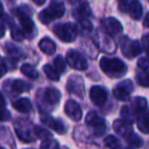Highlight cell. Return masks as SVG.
<instances>
[{"label":"cell","mask_w":149,"mask_h":149,"mask_svg":"<svg viewBox=\"0 0 149 149\" xmlns=\"http://www.w3.org/2000/svg\"><path fill=\"white\" fill-rule=\"evenodd\" d=\"M100 66L104 74L111 78H120L127 73V66L119 58L102 57L100 61Z\"/></svg>","instance_id":"1"},{"label":"cell","mask_w":149,"mask_h":149,"mask_svg":"<svg viewBox=\"0 0 149 149\" xmlns=\"http://www.w3.org/2000/svg\"><path fill=\"white\" fill-rule=\"evenodd\" d=\"M65 13V6L61 2H53L48 8L42 10L39 14V19L44 24H49L51 22L60 18Z\"/></svg>","instance_id":"2"},{"label":"cell","mask_w":149,"mask_h":149,"mask_svg":"<svg viewBox=\"0 0 149 149\" xmlns=\"http://www.w3.org/2000/svg\"><path fill=\"white\" fill-rule=\"evenodd\" d=\"M54 33L62 42L65 43H71L74 42L78 33V29L74 24L66 22V24H58L53 29Z\"/></svg>","instance_id":"3"},{"label":"cell","mask_w":149,"mask_h":149,"mask_svg":"<svg viewBox=\"0 0 149 149\" xmlns=\"http://www.w3.org/2000/svg\"><path fill=\"white\" fill-rule=\"evenodd\" d=\"M120 47L121 51L125 57L128 59H132L134 57H137L138 55L142 53V46L136 40H131L127 36H123L120 39Z\"/></svg>","instance_id":"4"},{"label":"cell","mask_w":149,"mask_h":149,"mask_svg":"<svg viewBox=\"0 0 149 149\" xmlns=\"http://www.w3.org/2000/svg\"><path fill=\"white\" fill-rule=\"evenodd\" d=\"M94 44L100 51L107 54H114L117 50V45L114 40L104 31L97 30L94 35Z\"/></svg>","instance_id":"5"},{"label":"cell","mask_w":149,"mask_h":149,"mask_svg":"<svg viewBox=\"0 0 149 149\" xmlns=\"http://www.w3.org/2000/svg\"><path fill=\"white\" fill-rule=\"evenodd\" d=\"M119 9L122 12H128L133 19H140L143 14V8L138 0H118Z\"/></svg>","instance_id":"6"},{"label":"cell","mask_w":149,"mask_h":149,"mask_svg":"<svg viewBox=\"0 0 149 149\" xmlns=\"http://www.w3.org/2000/svg\"><path fill=\"white\" fill-rule=\"evenodd\" d=\"M14 131H15L17 137L19 140L26 143H31L35 141V133H33V128H31L30 123L24 120H18L14 124Z\"/></svg>","instance_id":"7"},{"label":"cell","mask_w":149,"mask_h":149,"mask_svg":"<svg viewBox=\"0 0 149 149\" xmlns=\"http://www.w3.org/2000/svg\"><path fill=\"white\" fill-rule=\"evenodd\" d=\"M85 123L92 130L94 135L100 136L106 130V121L104 118L98 116L95 112H89L85 118Z\"/></svg>","instance_id":"8"},{"label":"cell","mask_w":149,"mask_h":149,"mask_svg":"<svg viewBox=\"0 0 149 149\" xmlns=\"http://www.w3.org/2000/svg\"><path fill=\"white\" fill-rule=\"evenodd\" d=\"M66 62L71 68L76 69V70L83 71L86 70L88 67V63L85 57L76 50H70L66 54Z\"/></svg>","instance_id":"9"},{"label":"cell","mask_w":149,"mask_h":149,"mask_svg":"<svg viewBox=\"0 0 149 149\" xmlns=\"http://www.w3.org/2000/svg\"><path fill=\"white\" fill-rule=\"evenodd\" d=\"M13 12L15 13V15L17 16L18 19H19V22H20V24H22L24 33H26V35L31 37L36 30V26H35L33 22L31 20L30 14H29L28 12H26L24 7L14 9Z\"/></svg>","instance_id":"10"},{"label":"cell","mask_w":149,"mask_h":149,"mask_svg":"<svg viewBox=\"0 0 149 149\" xmlns=\"http://www.w3.org/2000/svg\"><path fill=\"white\" fill-rule=\"evenodd\" d=\"M66 87L70 93L80 98L84 97V83H83L82 77L79 75H72L69 77Z\"/></svg>","instance_id":"11"},{"label":"cell","mask_w":149,"mask_h":149,"mask_svg":"<svg viewBox=\"0 0 149 149\" xmlns=\"http://www.w3.org/2000/svg\"><path fill=\"white\" fill-rule=\"evenodd\" d=\"M134 89V84L130 79L124 80L122 82H120L117 87L113 90L114 96L119 100L122 102H127L130 100V93L133 91Z\"/></svg>","instance_id":"12"},{"label":"cell","mask_w":149,"mask_h":149,"mask_svg":"<svg viewBox=\"0 0 149 149\" xmlns=\"http://www.w3.org/2000/svg\"><path fill=\"white\" fill-rule=\"evenodd\" d=\"M61 100V92L54 87H48L42 92L41 100L44 106L55 107L59 104Z\"/></svg>","instance_id":"13"},{"label":"cell","mask_w":149,"mask_h":149,"mask_svg":"<svg viewBox=\"0 0 149 149\" xmlns=\"http://www.w3.org/2000/svg\"><path fill=\"white\" fill-rule=\"evenodd\" d=\"M100 24H102V29L104 30V31L106 33H108L109 36L118 35L123 31L122 24L115 17H111V16L110 17H106L104 19H102Z\"/></svg>","instance_id":"14"},{"label":"cell","mask_w":149,"mask_h":149,"mask_svg":"<svg viewBox=\"0 0 149 149\" xmlns=\"http://www.w3.org/2000/svg\"><path fill=\"white\" fill-rule=\"evenodd\" d=\"M64 112L68 116V118L74 122H79L82 118V110L80 106L78 104V102L73 100H69L66 102L64 106Z\"/></svg>","instance_id":"15"},{"label":"cell","mask_w":149,"mask_h":149,"mask_svg":"<svg viewBox=\"0 0 149 149\" xmlns=\"http://www.w3.org/2000/svg\"><path fill=\"white\" fill-rule=\"evenodd\" d=\"M89 97L91 100L92 104H94L95 106H102L106 104L107 100H108V94L104 88H102V86L98 85H94L90 88L89 91Z\"/></svg>","instance_id":"16"},{"label":"cell","mask_w":149,"mask_h":149,"mask_svg":"<svg viewBox=\"0 0 149 149\" xmlns=\"http://www.w3.org/2000/svg\"><path fill=\"white\" fill-rule=\"evenodd\" d=\"M41 121L47 126H49L52 130L57 132L58 134H64L67 130L64 122L60 119H54L50 116H43L41 117Z\"/></svg>","instance_id":"17"},{"label":"cell","mask_w":149,"mask_h":149,"mask_svg":"<svg viewBox=\"0 0 149 149\" xmlns=\"http://www.w3.org/2000/svg\"><path fill=\"white\" fill-rule=\"evenodd\" d=\"M113 129L117 134H119L120 136H122L124 138H126L128 135L133 133V128H132L131 124L127 123L125 121H122V120H116L114 122Z\"/></svg>","instance_id":"18"},{"label":"cell","mask_w":149,"mask_h":149,"mask_svg":"<svg viewBox=\"0 0 149 149\" xmlns=\"http://www.w3.org/2000/svg\"><path fill=\"white\" fill-rule=\"evenodd\" d=\"M91 15V9L87 2L80 3L74 10H73V16L76 18L78 22L83 19H87Z\"/></svg>","instance_id":"19"},{"label":"cell","mask_w":149,"mask_h":149,"mask_svg":"<svg viewBox=\"0 0 149 149\" xmlns=\"http://www.w3.org/2000/svg\"><path fill=\"white\" fill-rule=\"evenodd\" d=\"M12 107L22 114H29L33 110V104H31V100L26 97H22L14 100L12 102Z\"/></svg>","instance_id":"20"},{"label":"cell","mask_w":149,"mask_h":149,"mask_svg":"<svg viewBox=\"0 0 149 149\" xmlns=\"http://www.w3.org/2000/svg\"><path fill=\"white\" fill-rule=\"evenodd\" d=\"M31 88V85L22 79H16L13 80L11 83V90L14 94H20L22 92L29 91Z\"/></svg>","instance_id":"21"},{"label":"cell","mask_w":149,"mask_h":149,"mask_svg":"<svg viewBox=\"0 0 149 149\" xmlns=\"http://www.w3.org/2000/svg\"><path fill=\"white\" fill-rule=\"evenodd\" d=\"M39 47L43 53L47 54V55H53L56 52V45L52 40L45 38L39 43Z\"/></svg>","instance_id":"22"},{"label":"cell","mask_w":149,"mask_h":149,"mask_svg":"<svg viewBox=\"0 0 149 149\" xmlns=\"http://www.w3.org/2000/svg\"><path fill=\"white\" fill-rule=\"evenodd\" d=\"M5 19L7 20L8 24L10 26V33H11V37L12 39H14L15 41H22V40L24 39V31L20 30L19 28H18L17 26H15L13 22V20L11 19L10 17H8V16H5Z\"/></svg>","instance_id":"23"},{"label":"cell","mask_w":149,"mask_h":149,"mask_svg":"<svg viewBox=\"0 0 149 149\" xmlns=\"http://www.w3.org/2000/svg\"><path fill=\"white\" fill-rule=\"evenodd\" d=\"M147 100L142 96H136L132 102V109L135 112V114L136 113H143L147 109Z\"/></svg>","instance_id":"24"},{"label":"cell","mask_w":149,"mask_h":149,"mask_svg":"<svg viewBox=\"0 0 149 149\" xmlns=\"http://www.w3.org/2000/svg\"><path fill=\"white\" fill-rule=\"evenodd\" d=\"M137 127L141 132L149 134V112L141 114L137 119Z\"/></svg>","instance_id":"25"},{"label":"cell","mask_w":149,"mask_h":149,"mask_svg":"<svg viewBox=\"0 0 149 149\" xmlns=\"http://www.w3.org/2000/svg\"><path fill=\"white\" fill-rule=\"evenodd\" d=\"M5 51H6V53L9 55V57L14 60H18L19 58H22V50L10 43H7L5 45Z\"/></svg>","instance_id":"26"},{"label":"cell","mask_w":149,"mask_h":149,"mask_svg":"<svg viewBox=\"0 0 149 149\" xmlns=\"http://www.w3.org/2000/svg\"><path fill=\"white\" fill-rule=\"evenodd\" d=\"M20 71H22V73L24 75H26V77L31 79H37L38 76H39L38 71L30 64H24L20 67Z\"/></svg>","instance_id":"27"},{"label":"cell","mask_w":149,"mask_h":149,"mask_svg":"<svg viewBox=\"0 0 149 149\" xmlns=\"http://www.w3.org/2000/svg\"><path fill=\"white\" fill-rule=\"evenodd\" d=\"M44 72H45L46 76L50 79V80H53V81H59L60 79V74L57 72L54 67H52L51 65L49 64H46L44 66Z\"/></svg>","instance_id":"28"},{"label":"cell","mask_w":149,"mask_h":149,"mask_svg":"<svg viewBox=\"0 0 149 149\" xmlns=\"http://www.w3.org/2000/svg\"><path fill=\"white\" fill-rule=\"evenodd\" d=\"M125 139L130 145L133 146V147H135V148H140L142 145H143V140L135 133H131L130 135H128Z\"/></svg>","instance_id":"29"},{"label":"cell","mask_w":149,"mask_h":149,"mask_svg":"<svg viewBox=\"0 0 149 149\" xmlns=\"http://www.w3.org/2000/svg\"><path fill=\"white\" fill-rule=\"evenodd\" d=\"M121 114H122V117H123V119L125 122H127V123H129V124L131 123V122H133L135 112H134L133 109H132L131 107L124 106L121 111Z\"/></svg>","instance_id":"30"},{"label":"cell","mask_w":149,"mask_h":149,"mask_svg":"<svg viewBox=\"0 0 149 149\" xmlns=\"http://www.w3.org/2000/svg\"><path fill=\"white\" fill-rule=\"evenodd\" d=\"M137 81L141 86L149 87V74L147 71L141 70L137 73Z\"/></svg>","instance_id":"31"},{"label":"cell","mask_w":149,"mask_h":149,"mask_svg":"<svg viewBox=\"0 0 149 149\" xmlns=\"http://www.w3.org/2000/svg\"><path fill=\"white\" fill-rule=\"evenodd\" d=\"M33 133H35L36 137L40 138V139H42V140L49 139L52 135L48 130L44 129V128L40 127V126H36V127L33 128Z\"/></svg>","instance_id":"32"},{"label":"cell","mask_w":149,"mask_h":149,"mask_svg":"<svg viewBox=\"0 0 149 149\" xmlns=\"http://www.w3.org/2000/svg\"><path fill=\"white\" fill-rule=\"evenodd\" d=\"M104 145L110 149H119L120 148V141L116 136L110 135L104 139Z\"/></svg>","instance_id":"33"},{"label":"cell","mask_w":149,"mask_h":149,"mask_svg":"<svg viewBox=\"0 0 149 149\" xmlns=\"http://www.w3.org/2000/svg\"><path fill=\"white\" fill-rule=\"evenodd\" d=\"M59 142L55 139H46L41 143V149H59Z\"/></svg>","instance_id":"34"},{"label":"cell","mask_w":149,"mask_h":149,"mask_svg":"<svg viewBox=\"0 0 149 149\" xmlns=\"http://www.w3.org/2000/svg\"><path fill=\"white\" fill-rule=\"evenodd\" d=\"M54 65H55V69L57 70L58 73H63L66 70V62L63 59L62 56H57L54 60Z\"/></svg>","instance_id":"35"},{"label":"cell","mask_w":149,"mask_h":149,"mask_svg":"<svg viewBox=\"0 0 149 149\" xmlns=\"http://www.w3.org/2000/svg\"><path fill=\"white\" fill-rule=\"evenodd\" d=\"M11 118V115L8 110H6L3 107H0V121L1 122H7Z\"/></svg>","instance_id":"36"},{"label":"cell","mask_w":149,"mask_h":149,"mask_svg":"<svg viewBox=\"0 0 149 149\" xmlns=\"http://www.w3.org/2000/svg\"><path fill=\"white\" fill-rule=\"evenodd\" d=\"M79 26H80L81 30L84 31H91L93 26H92L91 22H89L88 19H83V20H80L79 22Z\"/></svg>","instance_id":"37"},{"label":"cell","mask_w":149,"mask_h":149,"mask_svg":"<svg viewBox=\"0 0 149 149\" xmlns=\"http://www.w3.org/2000/svg\"><path fill=\"white\" fill-rule=\"evenodd\" d=\"M138 67H139L141 70H145L149 67V60L147 58H140L139 60H138Z\"/></svg>","instance_id":"38"},{"label":"cell","mask_w":149,"mask_h":149,"mask_svg":"<svg viewBox=\"0 0 149 149\" xmlns=\"http://www.w3.org/2000/svg\"><path fill=\"white\" fill-rule=\"evenodd\" d=\"M142 43H143L144 50H145V52L147 53V55L149 56V33L143 36V38H142Z\"/></svg>","instance_id":"39"},{"label":"cell","mask_w":149,"mask_h":149,"mask_svg":"<svg viewBox=\"0 0 149 149\" xmlns=\"http://www.w3.org/2000/svg\"><path fill=\"white\" fill-rule=\"evenodd\" d=\"M6 72H7V66H6L4 60L0 58V77L3 76Z\"/></svg>","instance_id":"40"},{"label":"cell","mask_w":149,"mask_h":149,"mask_svg":"<svg viewBox=\"0 0 149 149\" xmlns=\"http://www.w3.org/2000/svg\"><path fill=\"white\" fill-rule=\"evenodd\" d=\"M143 26H144V28H148L149 29V12L145 15V17H144Z\"/></svg>","instance_id":"41"},{"label":"cell","mask_w":149,"mask_h":149,"mask_svg":"<svg viewBox=\"0 0 149 149\" xmlns=\"http://www.w3.org/2000/svg\"><path fill=\"white\" fill-rule=\"evenodd\" d=\"M4 35H5V28H4V24L0 22V38H2Z\"/></svg>","instance_id":"42"},{"label":"cell","mask_w":149,"mask_h":149,"mask_svg":"<svg viewBox=\"0 0 149 149\" xmlns=\"http://www.w3.org/2000/svg\"><path fill=\"white\" fill-rule=\"evenodd\" d=\"M69 3L72 4V5H77V4L82 3V0H68Z\"/></svg>","instance_id":"43"},{"label":"cell","mask_w":149,"mask_h":149,"mask_svg":"<svg viewBox=\"0 0 149 149\" xmlns=\"http://www.w3.org/2000/svg\"><path fill=\"white\" fill-rule=\"evenodd\" d=\"M33 2H35L36 4H38V5H42V4L45 3L46 0H33Z\"/></svg>","instance_id":"44"},{"label":"cell","mask_w":149,"mask_h":149,"mask_svg":"<svg viewBox=\"0 0 149 149\" xmlns=\"http://www.w3.org/2000/svg\"><path fill=\"white\" fill-rule=\"evenodd\" d=\"M4 104H5V100H4V97H3V95H2V93L0 92V106H3Z\"/></svg>","instance_id":"45"},{"label":"cell","mask_w":149,"mask_h":149,"mask_svg":"<svg viewBox=\"0 0 149 149\" xmlns=\"http://www.w3.org/2000/svg\"><path fill=\"white\" fill-rule=\"evenodd\" d=\"M3 15V6H2V3L0 1V16Z\"/></svg>","instance_id":"46"},{"label":"cell","mask_w":149,"mask_h":149,"mask_svg":"<svg viewBox=\"0 0 149 149\" xmlns=\"http://www.w3.org/2000/svg\"><path fill=\"white\" fill-rule=\"evenodd\" d=\"M63 149H68V148H67V147H64V148H63Z\"/></svg>","instance_id":"47"},{"label":"cell","mask_w":149,"mask_h":149,"mask_svg":"<svg viewBox=\"0 0 149 149\" xmlns=\"http://www.w3.org/2000/svg\"><path fill=\"white\" fill-rule=\"evenodd\" d=\"M0 149H5V148H2V147H0Z\"/></svg>","instance_id":"48"},{"label":"cell","mask_w":149,"mask_h":149,"mask_svg":"<svg viewBox=\"0 0 149 149\" xmlns=\"http://www.w3.org/2000/svg\"><path fill=\"white\" fill-rule=\"evenodd\" d=\"M147 1H148V2H149V0H147Z\"/></svg>","instance_id":"49"}]
</instances>
